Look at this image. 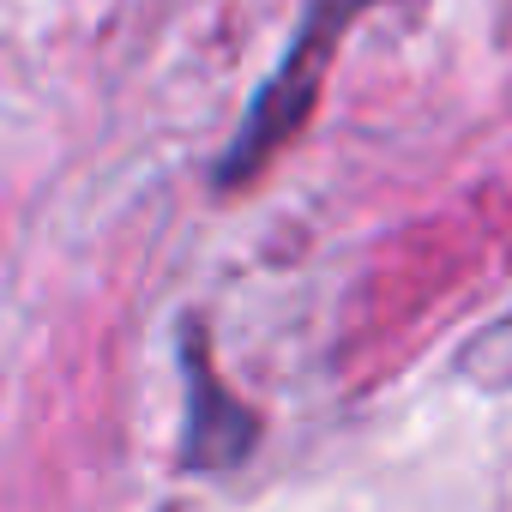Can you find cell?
<instances>
[{"label": "cell", "instance_id": "cell-1", "mask_svg": "<svg viewBox=\"0 0 512 512\" xmlns=\"http://www.w3.org/2000/svg\"><path fill=\"white\" fill-rule=\"evenodd\" d=\"M362 7H374V0H308L290 55L278 61V73L266 79V91L253 97V109H247V121H241V133H235V145H229V157L217 163V181H223V187L247 181L253 169H260V163L308 121V109H314V97H320V79H326V61H332L344 25H350Z\"/></svg>", "mask_w": 512, "mask_h": 512}, {"label": "cell", "instance_id": "cell-2", "mask_svg": "<svg viewBox=\"0 0 512 512\" xmlns=\"http://www.w3.org/2000/svg\"><path fill=\"white\" fill-rule=\"evenodd\" d=\"M253 446V416L217 386L199 332H187V464H235Z\"/></svg>", "mask_w": 512, "mask_h": 512}]
</instances>
